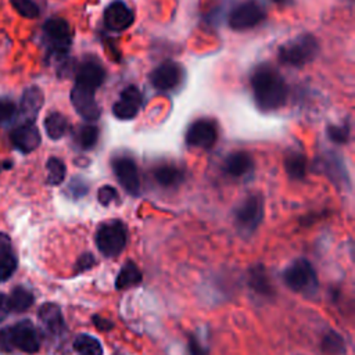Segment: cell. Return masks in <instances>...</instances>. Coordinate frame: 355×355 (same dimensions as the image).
<instances>
[{
    "label": "cell",
    "instance_id": "obj_1",
    "mask_svg": "<svg viewBox=\"0 0 355 355\" xmlns=\"http://www.w3.org/2000/svg\"><path fill=\"white\" fill-rule=\"evenodd\" d=\"M251 89L259 110L273 111L287 100L288 87L283 76L270 65L258 67L251 75Z\"/></svg>",
    "mask_w": 355,
    "mask_h": 355
},
{
    "label": "cell",
    "instance_id": "obj_2",
    "mask_svg": "<svg viewBox=\"0 0 355 355\" xmlns=\"http://www.w3.org/2000/svg\"><path fill=\"white\" fill-rule=\"evenodd\" d=\"M40 348L39 334L29 320H21L7 329L0 330V351L11 352L19 349L26 354H35Z\"/></svg>",
    "mask_w": 355,
    "mask_h": 355
},
{
    "label": "cell",
    "instance_id": "obj_3",
    "mask_svg": "<svg viewBox=\"0 0 355 355\" xmlns=\"http://www.w3.org/2000/svg\"><path fill=\"white\" fill-rule=\"evenodd\" d=\"M318 53H319L318 40L312 35L304 33L284 43L279 49V58L283 64H287L291 67H302L311 62Z\"/></svg>",
    "mask_w": 355,
    "mask_h": 355
},
{
    "label": "cell",
    "instance_id": "obj_4",
    "mask_svg": "<svg viewBox=\"0 0 355 355\" xmlns=\"http://www.w3.org/2000/svg\"><path fill=\"white\" fill-rule=\"evenodd\" d=\"M283 280L290 290L302 294H315L319 287L313 266L304 258L295 259L284 269Z\"/></svg>",
    "mask_w": 355,
    "mask_h": 355
},
{
    "label": "cell",
    "instance_id": "obj_5",
    "mask_svg": "<svg viewBox=\"0 0 355 355\" xmlns=\"http://www.w3.org/2000/svg\"><path fill=\"white\" fill-rule=\"evenodd\" d=\"M126 237V227L121 220H108L98 226L94 241L104 257L114 258L123 251Z\"/></svg>",
    "mask_w": 355,
    "mask_h": 355
},
{
    "label": "cell",
    "instance_id": "obj_6",
    "mask_svg": "<svg viewBox=\"0 0 355 355\" xmlns=\"http://www.w3.org/2000/svg\"><path fill=\"white\" fill-rule=\"evenodd\" d=\"M234 225L243 236H251L263 218V198L251 194L234 209Z\"/></svg>",
    "mask_w": 355,
    "mask_h": 355
},
{
    "label": "cell",
    "instance_id": "obj_7",
    "mask_svg": "<svg viewBox=\"0 0 355 355\" xmlns=\"http://www.w3.org/2000/svg\"><path fill=\"white\" fill-rule=\"evenodd\" d=\"M265 8L257 0H247L236 6L229 14V26L234 31H245L259 25L265 18Z\"/></svg>",
    "mask_w": 355,
    "mask_h": 355
},
{
    "label": "cell",
    "instance_id": "obj_8",
    "mask_svg": "<svg viewBox=\"0 0 355 355\" xmlns=\"http://www.w3.org/2000/svg\"><path fill=\"white\" fill-rule=\"evenodd\" d=\"M43 32L50 44V53L55 55H65L71 44V28L62 18H50L43 25Z\"/></svg>",
    "mask_w": 355,
    "mask_h": 355
},
{
    "label": "cell",
    "instance_id": "obj_9",
    "mask_svg": "<svg viewBox=\"0 0 355 355\" xmlns=\"http://www.w3.org/2000/svg\"><path fill=\"white\" fill-rule=\"evenodd\" d=\"M218 139V128L212 119L200 118L194 121L186 132V143L196 148H211Z\"/></svg>",
    "mask_w": 355,
    "mask_h": 355
},
{
    "label": "cell",
    "instance_id": "obj_10",
    "mask_svg": "<svg viewBox=\"0 0 355 355\" xmlns=\"http://www.w3.org/2000/svg\"><path fill=\"white\" fill-rule=\"evenodd\" d=\"M112 171L121 186L130 194L137 196L140 193V176L136 162L126 155H121L112 159Z\"/></svg>",
    "mask_w": 355,
    "mask_h": 355
},
{
    "label": "cell",
    "instance_id": "obj_11",
    "mask_svg": "<svg viewBox=\"0 0 355 355\" xmlns=\"http://www.w3.org/2000/svg\"><path fill=\"white\" fill-rule=\"evenodd\" d=\"M94 90L86 89L79 85H73L71 90V103L75 111L86 121H97L101 115V108L96 101Z\"/></svg>",
    "mask_w": 355,
    "mask_h": 355
},
{
    "label": "cell",
    "instance_id": "obj_12",
    "mask_svg": "<svg viewBox=\"0 0 355 355\" xmlns=\"http://www.w3.org/2000/svg\"><path fill=\"white\" fill-rule=\"evenodd\" d=\"M141 103H143V96L140 90L136 86L130 85L121 92L119 100L114 103L112 114L122 121L133 119L137 115L139 108L141 107Z\"/></svg>",
    "mask_w": 355,
    "mask_h": 355
},
{
    "label": "cell",
    "instance_id": "obj_13",
    "mask_svg": "<svg viewBox=\"0 0 355 355\" xmlns=\"http://www.w3.org/2000/svg\"><path fill=\"white\" fill-rule=\"evenodd\" d=\"M135 21L133 11L122 0L112 1L104 11V24L110 31H126Z\"/></svg>",
    "mask_w": 355,
    "mask_h": 355
},
{
    "label": "cell",
    "instance_id": "obj_14",
    "mask_svg": "<svg viewBox=\"0 0 355 355\" xmlns=\"http://www.w3.org/2000/svg\"><path fill=\"white\" fill-rule=\"evenodd\" d=\"M105 79V69L96 58H86L76 71L75 83L90 90H97Z\"/></svg>",
    "mask_w": 355,
    "mask_h": 355
},
{
    "label": "cell",
    "instance_id": "obj_15",
    "mask_svg": "<svg viewBox=\"0 0 355 355\" xmlns=\"http://www.w3.org/2000/svg\"><path fill=\"white\" fill-rule=\"evenodd\" d=\"M180 79H182V69L173 61H164L150 75L151 85L161 92L172 90L179 85Z\"/></svg>",
    "mask_w": 355,
    "mask_h": 355
},
{
    "label": "cell",
    "instance_id": "obj_16",
    "mask_svg": "<svg viewBox=\"0 0 355 355\" xmlns=\"http://www.w3.org/2000/svg\"><path fill=\"white\" fill-rule=\"evenodd\" d=\"M11 143L21 153H32L40 144V133L33 122H25L17 126L10 135Z\"/></svg>",
    "mask_w": 355,
    "mask_h": 355
},
{
    "label": "cell",
    "instance_id": "obj_17",
    "mask_svg": "<svg viewBox=\"0 0 355 355\" xmlns=\"http://www.w3.org/2000/svg\"><path fill=\"white\" fill-rule=\"evenodd\" d=\"M223 171L234 179L247 178L254 171V159L247 151H234L226 157Z\"/></svg>",
    "mask_w": 355,
    "mask_h": 355
},
{
    "label": "cell",
    "instance_id": "obj_18",
    "mask_svg": "<svg viewBox=\"0 0 355 355\" xmlns=\"http://www.w3.org/2000/svg\"><path fill=\"white\" fill-rule=\"evenodd\" d=\"M39 320L47 333L53 336H60L65 330V322L61 309L57 304L46 302L39 308Z\"/></svg>",
    "mask_w": 355,
    "mask_h": 355
},
{
    "label": "cell",
    "instance_id": "obj_19",
    "mask_svg": "<svg viewBox=\"0 0 355 355\" xmlns=\"http://www.w3.org/2000/svg\"><path fill=\"white\" fill-rule=\"evenodd\" d=\"M44 103V96L43 92L36 87L32 86L29 89H26L21 97V104H19V111L22 114V116L25 118V122H33L36 115L39 114L42 105Z\"/></svg>",
    "mask_w": 355,
    "mask_h": 355
},
{
    "label": "cell",
    "instance_id": "obj_20",
    "mask_svg": "<svg viewBox=\"0 0 355 355\" xmlns=\"http://www.w3.org/2000/svg\"><path fill=\"white\" fill-rule=\"evenodd\" d=\"M248 286L254 293L262 297H272L275 294L273 286L266 275V270L262 265H255L248 272Z\"/></svg>",
    "mask_w": 355,
    "mask_h": 355
},
{
    "label": "cell",
    "instance_id": "obj_21",
    "mask_svg": "<svg viewBox=\"0 0 355 355\" xmlns=\"http://www.w3.org/2000/svg\"><path fill=\"white\" fill-rule=\"evenodd\" d=\"M153 176L162 187H175L183 180V172L173 164H161L155 166Z\"/></svg>",
    "mask_w": 355,
    "mask_h": 355
},
{
    "label": "cell",
    "instance_id": "obj_22",
    "mask_svg": "<svg viewBox=\"0 0 355 355\" xmlns=\"http://www.w3.org/2000/svg\"><path fill=\"white\" fill-rule=\"evenodd\" d=\"M320 169H323V172L329 176V179L331 182H334L336 184H347L349 186V178L347 175L345 166H343L341 159H337L334 155H330L329 158H324L320 162Z\"/></svg>",
    "mask_w": 355,
    "mask_h": 355
},
{
    "label": "cell",
    "instance_id": "obj_23",
    "mask_svg": "<svg viewBox=\"0 0 355 355\" xmlns=\"http://www.w3.org/2000/svg\"><path fill=\"white\" fill-rule=\"evenodd\" d=\"M141 272L137 268V265L133 261H128L121 268L116 279H115V287L118 290L129 288L132 286H136L141 282Z\"/></svg>",
    "mask_w": 355,
    "mask_h": 355
},
{
    "label": "cell",
    "instance_id": "obj_24",
    "mask_svg": "<svg viewBox=\"0 0 355 355\" xmlns=\"http://www.w3.org/2000/svg\"><path fill=\"white\" fill-rule=\"evenodd\" d=\"M33 301H35L33 294L28 288L21 287V286L15 287L11 291V294L7 297V304H8L10 312H17V313L28 311L32 306Z\"/></svg>",
    "mask_w": 355,
    "mask_h": 355
},
{
    "label": "cell",
    "instance_id": "obj_25",
    "mask_svg": "<svg viewBox=\"0 0 355 355\" xmlns=\"http://www.w3.org/2000/svg\"><path fill=\"white\" fill-rule=\"evenodd\" d=\"M284 169L291 180H301L306 175V158L302 153L293 151L284 158Z\"/></svg>",
    "mask_w": 355,
    "mask_h": 355
},
{
    "label": "cell",
    "instance_id": "obj_26",
    "mask_svg": "<svg viewBox=\"0 0 355 355\" xmlns=\"http://www.w3.org/2000/svg\"><path fill=\"white\" fill-rule=\"evenodd\" d=\"M44 129L50 139L58 140L61 139L68 130V121L60 112H51L44 119Z\"/></svg>",
    "mask_w": 355,
    "mask_h": 355
},
{
    "label": "cell",
    "instance_id": "obj_27",
    "mask_svg": "<svg viewBox=\"0 0 355 355\" xmlns=\"http://www.w3.org/2000/svg\"><path fill=\"white\" fill-rule=\"evenodd\" d=\"M73 349L79 355H103L101 343L89 334H79L73 340Z\"/></svg>",
    "mask_w": 355,
    "mask_h": 355
},
{
    "label": "cell",
    "instance_id": "obj_28",
    "mask_svg": "<svg viewBox=\"0 0 355 355\" xmlns=\"http://www.w3.org/2000/svg\"><path fill=\"white\" fill-rule=\"evenodd\" d=\"M320 348L327 355H343L345 352V343L338 333L330 330L323 336Z\"/></svg>",
    "mask_w": 355,
    "mask_h": 355
},
{
    "label": "cell",
    "instance_id": "obj_29",
    "mask_svg": "<svg viewBox=\"0 0 355 355\" xmlns=\"http://www.w3.org/2000/svg\"><path fill=\"white\" fill-rule=\"evenodd\" d=\"M46 168H47V178H46V182L51 186H57L60 183L64 182L65 179V172H67V168H65V164L57 158V157H51L47 159V164H46Z\"/></svg>",
    "mask_w": 355,
    "mask_h": 355
},
{
    "label": "cell",
    "instance_id": "obj_30",
    "mask_svg": "<svg viewBox=\"0 0 355 355\" xmlns=\"http://www.w3.org/2000/svg\"><path fill=\"white\" fill-rule=\"evenodd\" d=\"M97 140H98V128L96 125L87 123L80 126L76 135V141L79 147H82L83 150H90L96 146Z\"/></svg>",
    "mask_w": 355,
    "mask_h": 355
},
{
    "label": "cell",
    "instance_id": "obj_31",
    "mask_svg": "<svg viewBox=\"0 0 355 355\" xmlns=\"http://www.w3.org/2000/svg\"><path fill=\"white\" fill-rule=\"evenodd\" d=\"M14 10L24 18L33 19L39 17V7L33 0H11Z\"/></svg>",
    "mask_w": 355,
    "mask_h": 355
},
{
    "label": "cell",
    "instance_id": "obj_32",
    "mask_svg": "<svg viewBox=\"0 0 355 355\" xmlns=\"http://www.w3.org/2000/svg\"><path fill=\"white\" fill-rule=\"evenodd\" d=\"M15 269H17V258L11 251L0 258V282L8 280L14 275Z\"/></svg>",
    "mask_w": 355,
    "mask_h": 355
},
{
    "label": "cell",
    "instance_id": "obj_33",
    "mask_svg": "<svg viewBox=\"0 0 355 355\" xmlns=\"http://www.w3.org/2000/svg\"><path fill=\"white\" fill-rule=\"evenodd\" d=\"M89 191V184L83 178H73L69 183L68 187L65 189V193L71 197V198H82L83 196H86Z\"/></svg>",
    "mask_w": 355,
    "mask_h": 355
},
{
    "label": "cell",
    "instance_id": "obj_34",
    "mask_svg": "<svg viewBox=\"0 0 355 355\" xmlns=\"http://www.w3.org/2000/svg\"><path fill=\"white\" fill-rule=\"evenodd\" d=\"M327 136L331 141L337 144H344L349 139V128L348 125H330L327 128Z\"/></svg>",
    "mask_w": 355,
    "mask_h": 355
},
{
    "label": "cell",
    "instance_id": "obj_35",
    "mask_svg": "<svg viewBox=\"0 0 355 355\" xmlns=\"http://www.w3.org/2000/svg\"><path fill=\"white\" fill-rule=\"evenodd\" d=\"M118 197V193L116 190L110 186V184H105V186H101L97 191V200L100 204L103 205H108L110 202H112L115 198Z\"/></svg>",
    "mask_w": 355,
    "mask_h": 355
},
{
    "label": "cell",
    "instance_id": "obj_36",
    "mask_svg": "<svg viewBox=\"0 0 355 355\" xmlns=\"http://www.w3.org/2000/svg\"><path fill=\"white\" fill-rule=\"evenodd\" d=\"M15 104L10 100H0V123L10 121L15 115Z\"/></svg>",
    "mask_w": 355,
    "mask_h": 355
},
{
    "label": "cell",
    "instance_id": "obj_37",
    "mask_svg": "<svg viewBox=\"0 0 355 355\" xmlns=\"http://www.w3.org/2000/svg\"><path fill=\"white\" fill-rule=\"evenodd\" d=\"M189 354L190 355H209V349L196 336L189 337Z\"/></svg>",
    "mask_w": 355,
    "mask_h": 355
},
{
    "label": "cell",
    "instance_id": "obj_38",
    "mask_svg": "<svg viewBox=\"0 0 355 355\" xmlns=\"http://www.w3.org/2000/svg\"><path fill=\"white\" fill-rule=\"evenodd\" d=\"M96 263V259L94 257L90 254V252H85L82 254L78 261H76V265H75V272H83V270H87L90 268H93Z\"/></svg>",
    "mask_w": 355,
    "mask_h": 355
},
{
    "label": "cell",
    "instance_id": "obj_39",
    "mask_svg": "<svg viewBox=\"0 0 355 355\" xmlns=\"http://www.w3.org/2000/svg\"><path fill=\"white\" fill-rule=\"evenodd\" d=\"M11 252V240L7 234L0 233V258Z\"/></svg>",
    "mask_w": 355,
    "mask_h": 355
},
{
    "label": "cell",
    "instance_id": "obj_40",
    "mask_svg": "<svg viewBox=\"0 0 355 355\" xmlns=\"http://www.w3.org/2000/svg\"><path fill=\"white\" fill-rule=\"evenodd\" d=\"M93 323H94V326H96L98 330H103V331L112 329V323H111L110 320H107L105 318L98 316V315H96V316L93 318Z\"/></svg>",
    "mask_w": 355,
    "mask_h": 355
},
{
    "label": "cell",
    "instance_id": "obj_41",
    "mask_svg": "<svg viewBox=\"0 0 355 355\" xmlns=\"http://www.w3.org/2000/svg\"><path fill=\"white\" fill-rule=\"evenodd\" d=\"M10 313L8 304H7V297L0 294V323L6 319V316Z\"/></svg>",
    "mask_w": 355,
    "mask_h": 355
},
{
    "label": "cell",
    "instance_id": "obj_42",
    "mask_svg": "<svg viewBox=\"0 0 355 355\" xmlns=\"http://www.w3.org/2000/svg\"><path fill=\"white\" fill-rule=\"evenodd\" d=\"M273 1L277 4H288L291 0H273Z\"/></svg>",
    "mask_w": 355,
    "mask_h": 355
},
{
    "label": "cell",
    "instance_id": "obj_43",
    "mask_svg": "<svg viewBox=\"0 0 355 355\" xmlns=\"http://www.w3.org/2000/svg\"><path fill=\"white\" fill-rule=\"evenodd\" d=\"M1 168H3V165H0V171H1Z\"/></svg>",
    "mask_w": 355,
    "mask_h": 355
}]
</instances>
